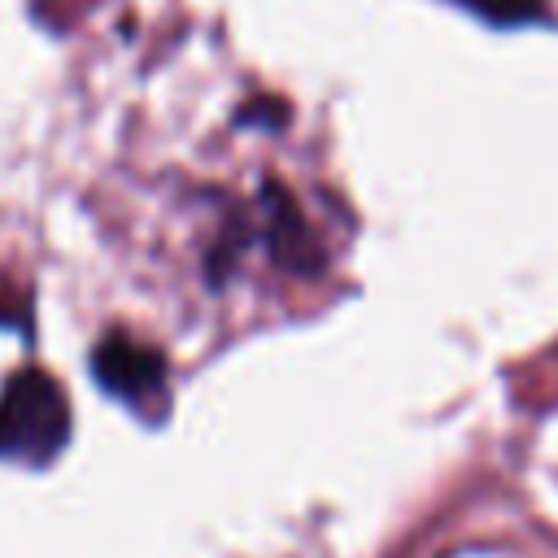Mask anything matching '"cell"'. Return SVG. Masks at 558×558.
Returning a JSON list of instances; mask_svg holds the SVG:
<instances>
[{"mask_svg": "<svg viewBox=\"0 0 558 558\" xmlns=\"http://www.w3.org/2000/svg\"><path fill=\"white\" fill-rule=\"evenodd\" d=\"M70 436V401L57 379L22 371L0 392V458L52 462Z\"/></svg>", "mask_w": 558, "mask_h": 558, "instance_id": "obj_1", "label": "cell"}, {"mask_svg": "<svg viewBox=\"0 0 558 558\" xmlns=\"http://www.w3.org/2000/svg\"><path fill=\"white\" fill-rule=\"evenodd\" d=\"M92 371L109 397H122L144 414L166 397V357L148 344H135L131 336H105L92 353Z\"/></svg>", "mask_w": 558, "mask_h": 558, "instance_id": "obj_2", "label": "cell"}, {"mask_svg": "<svg viewBox=\"0 0 558 558\" xmlns=\"http://www.w3.org/2000/svg\"><path fill=\"white\" fill-rule=\"evenodd\" d=\"M449 4L475 13L488 26H536L549 13L545 0H449Z\"/></svg>", "mask_w": 558, "mask_h": 558, "instance_id": "obj_3", "label": "cell"}]
</instances>
